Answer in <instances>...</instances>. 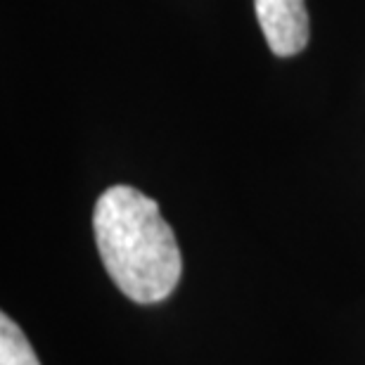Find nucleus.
Returning a JSON list of instances; mask_svg holds the SVG:
<instances>
[{"instance_id": "obj_2", "label": "nucleus", "mask_w": 365, "mask_h": 365, "mask_svg": "<svg viewBox=\"0 0 365 365\" xmlns=\"http://www.w3.org/2000/svg\"><path fill=\"white\" fill-rule=\"evenodd\" d=\"M261 31L277 57L299 55L309 43V12L304 0H254Z\"/></svg>"}, {"instance_id": "obj_3", "label": "nucleus", "mask_w": 365, "mask_h": 365, "mask_svg": "<svg viewBox=\"0 0 365 365\" xmlns=\"http://www.w3.org/2000/svg\"><path fill=\"white\" fill-rule=\"evenodd\" d=\"M0 365H41L34 346L7 313L0 316Z\"/></svg>"}, {"instance_id": "obj_1", "label": "nucleus", "mask_w": 365, "mask_h": 365, "mask_svg": "<svg viewBox=\"0 0 365 365\" xmlns=\"http://www.w3.org/2000/svg\"><path fill=\"white\" fill-rule=\"evenodd\" d=\"M93 232L107 275L135 304H157L176 289L182 257L159 204L130 185H112L93 209Z\"/></svg>"}]
</instances>
